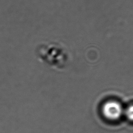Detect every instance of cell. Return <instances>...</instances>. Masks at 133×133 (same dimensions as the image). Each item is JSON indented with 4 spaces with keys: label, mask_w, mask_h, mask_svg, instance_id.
Segmentation results:
<instances>
[{
    "label": "cell",
    "mask_w": 133,
    "mask_h": 133,
    "mask_svg": "<svg viewBox=\"0 0 133 133\" xmlns=\"http://www.w3.org/2000/svg\"><path fill=\"white\" fill-rule=\"evenodd\" d=\"M104 116L111 120H116L121 117L123 109L120 103L116 101H110L105 102L102 107Z\"/></svg>",
    "instance_id": "cell-1"
},
{
    "label": "cell",
    "mask_w": 133,
    "mask_h": 133,
    "mask_svg": "<svg viewBox=\"0 0 133 133\" xmlns=\"http://www.w3.org/2000/svg\"><path fill=\"white\" fill-rule=\"evenodd\" d=\"M125 114L128 119L133 121V105L129 106L126 109Z\"/></svg>",
    "instance_id": "cell-2"
}]
</instances>
